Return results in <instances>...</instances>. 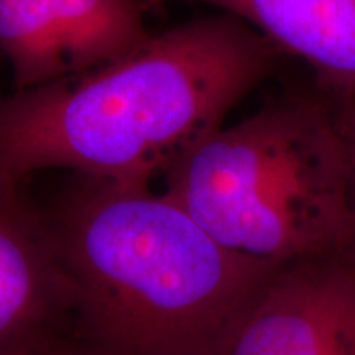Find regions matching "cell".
<instances>
[{
  "instance_id": "cell-1",
  "label": "cell",
  "mask_w": 355,
  "mask_h": 355,
  "mask_svg": "<svg viewBox=\"0 0 355 355\" xmlns=\"http://www.w3.org/2000/svg\"><path fill=\"white\" fill-rule=\"evenodd\" d=\"M282 50L230 13L152 35L130 55L0 101V184L35 173L146 183L279 69Z\"/></svg>"
},
{
  "instance_id": "cell-2",
  "label": "cell",
  "mask_w": 355,
  "mask_h": 355,
  "mask_svg": "<svg viewBox=\"0 0 355 355\" xmlns=\"http://www.w3.org/2000/svg\"><path fill=\"white\" fill-rule=\"evenodd\" d=\"M44 212L76 291L74 331L102 355H229L285 266L220 245L146 183L74 175Z\"/></svg>"
},
{
  "instance_id": "cell-3",
  "label": "cell",
  "mask_w": 355,
  "mask_h": 355,
  "mask_svg": "<svg viewBox=\"0 0 355 355\" xmlns=\"http://www.w3.org/2000/svg\"><path fill=\"white\" fill-rule=\"evenodd\" d=\"M163 176L166 196L235 254L278 265L349 254L347 162L334 107L318 91L217 128Z\"/></svg>"
},
{
  "instance_id": "cell-4",
  "label": "cell",
  "mask_w": 355,
  "mask_h": 355,
  "mask_svg": "<svg viewBox=\"0 0 355 355\" xmlns=\"http://www.w3.org/2000/svg\"><path fill=\"white\" fill-rule=\"evenodd\" d=\"M144 0H0V51L17 91L121 60L152 35Z\"/></svg>"
},
{
  "instance_id": "cell-5",
  "label": "cell",
  "mask_w": 355,
  "mask_h": 355,
  "mask_svg": "<svg viewBox=\"0 0 355 355\" xmlns=\"http://www.w3.org/2000/svg\"><path fill=\"white\" fill-rule=\"evenodd\" d=\"M229 355H355V266H283L248 309Z\"/></svg>"
},
{
  "instance_id": "cell-6",
  "label": "cell",
  "mask_w": 355,
  "mask_h": 355,
  "mask_svg": "<svg viewBox=\"0 0 355 355\" xmlns=\"http://www.w3.org/2000/svg\"><path fill=\"white\" fill-rule=\"evenodd\" d=\"M76 291L46 212L21 186L0 184V352L74 329Z\"/></svg>"
},
{
  "instance_id": "cell-7",
  "label": "cell",
  "mask_w": 355,
  "mask_h": 355,
  "mask_svg": "<svg viewBox=\"0 0 355 355\" xmlns=\"http://www.w3.org/2000/svg\"><path fill=\"white\" fill-rule=\"evenodd\" d=\"M198 2L239 17L285 55L314 71L316 89L331 105L355 99V0H144Z\"/></svg>"
},
{
  "instance_id": "cell-8",
  "label": "cell",
  "mask_w": 355,
  "mask_h": 355,
  "mask_svg": "<svg viewBox=\"0 0 355 355\" xmlns=\"http://www.w3.org/2000/svg\"><path fill=\"white\" fill-rule=\"evenodd\" d=\"M0 355H102L74 329L44 334L6 349Z\"/></svg>"
},
{
  "instance_id": "cell-9",
  "label": "cell",
  "mask_w": 355,
  "mask_h": 355,
  "mask_svg": "<svg viewBox=\"0 0 355 355\" xmlns=\"http://www.w3.org/2000/svg\"><path fill=\"white\" fill-rule=\"evenodd\" d=\"M334 107V105H332ZM336 122L343 140L349 178V206L352 220V237H350L349 254L345 261L355 266V99L334 107Z\"/></svg>"
}]
</instances>
